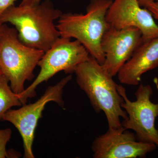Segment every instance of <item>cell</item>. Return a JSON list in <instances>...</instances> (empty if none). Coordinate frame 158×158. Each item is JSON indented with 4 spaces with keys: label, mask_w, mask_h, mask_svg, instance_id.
<instances>
[{
    "label": "cell",
    "mask_w": 158,
    "mask_h": 158,
    "mask_svg": "<svg viewBox=\"0 0 158 158\" xmlns=\"http://www.w3.org/2000/svg\"><path fill=\"white\" fill-rule=\"evenodd\" d=\"M62 12L50 0L34 6H12L0 16L3 23L14 26L24 44L45 52L60 36L55 24Z\"/></svg>",
    "instance_id": "cell-1"
},
{
    "label": "cell",
    "mask_w": 158,
    "mask_h": 158,
    "mask_svg": "<svg viewBox=\"0 0 158 158\" xmlns=\"http://www.w3.org/2000/svg\"><path fill=\"white\" fill-rule=\"evenodd\" d=\"M74 73L77 84L88 97L94 111L104 113L109 128L121 127L120 118L127 119V115L122 107L123 99L113 77L90 55L77 67Z\"/></svg>",
    "instance_id": "cell-2"
},
{
    "label": "cell",
    "mask_w": 158,
    "mask_h": 158,
    "mask_svg": "<svg viewBox=\"0 0 158 158\" xmlns=\"http://www.w3.org/2000/svg\"><path fill=\"white\" fill-rule=\"evenodd\" d=\"M113 0H91L86 14L62 13L56 25L61 37L78 40L101 65L105 59L102 49V38L110 27L106 14Z\"/></svg>",
    "instance_id": "cell-3"
},
{
    "label": "cell",
    "mask_w": 158,
    "mask_h": 158,
    "mask_svg": "<svg viewBox=\"0 0 158 158\" xmlns=\"http://www.w3.org/2000/svg\"><path fill=\"white\" fill-rule=\"evenodd\" d=\"M44 53L24 44L16 29L5 24L0 37V67L14 93L23 92L25 83L34 78V69Z\"/></svg>",
    "instance_id": "cell-4"
},
{
    "label": "cell",
    "mask_w": 158,
    "mask_h": 158,
    "mask_svg": "<svg viewBox=\"0 0 158 158\" xmlns=\"http://www.w3.org/2000/svg\"><path fill=\"white\" fill-rule=\"evenodd\" d=\"M86 48L78 40L60 37L44 54L38 62L40 71L38 75L22 93L18 94L23 105L29 98L36 96V89L44 82H47L61 71L66 74L74 73L78 66L89 56Z\"/></svg>",
    "instance_id": "cell-5"
},
{
    "label": "cell",
    "mask_w": 158,
    "mask_h": 158,
    "mask_svg": "<svg viewBox=\"0 0 158 158\" xmlns=\"http://www.w3.org/2000/svg\"><path fill=\"white\" fill-rule=\"evenodd\" d=\"M154 82L158 94V79L155 78ZM118 91L123 99L122 107L127 115V118L122 122V126L134 131L138 141L152 143L158 148V130L155 124L158 117V102L154 103L151 101L153 94L151 86L140 84L134 102L130 100L123 86L118 85Z\"/></svg>",
    "instance_id": "cell-6"
},
{
    "label": "cell",
    "mask_w": 158,
    "mask_h": 158,
    "mask_svg": "<svg viewBox=\"0 0 158 158\" xmlns=\"http://www.w3.org/2000/svg\"><path fill=\"white\" fill-rule=\"evenodd\" d=\"M72 78L71 75L65 77L53 86L48 87L37 101L30 104L23 105L17 110H8L3 115L2 120L9 122L19 132L23 143L24 158H34L33 144L35 130L39 119L42 117L45 106L50 102L63 107V89Z\"/></svg>",
    "instance_id": "cell-7"
},
{
    "label": "cell",
    "mask_w": 158,
    "mask_h": 158,
    "mask_svg": "<svg viewBox=\"0 0 158 158\" xmlns=\"http://www.w3.org/2000/svg\"><path fill=\"white\" fill-rule=\"evenodd\" d=\"M155 144L138 141L135 133L122 126L108 129L96 137L91 150L94 158H144L156 148Z\"/></svg>",
    "instance_id": "cell-8"
},
{
    "label": "cell",
    "mask_w": 158,
    "mask_h": 158,
    "mask_svg": "<svg viewBox=\"0 0 158 158\" xmlns=\"http://www.w3.org/2000/svg\"><path fill=\"white\" fill-rule=\"evenodd\" d=\"M143 42L142 33L137 28L116 29L110 26L102 38L105 57L102 65L111 76H116Z\"/></svg>",
    "instance_id": "cell-9"
},
{
    "label": "cell",
    "mask_w": 158,
    "mask_h": 158,
    "mask_svg": "<svg viewBox=\"0 0 158 158\" xmlns=\"http://www.w3.org/2000/svg\"><path fill=\"white\" fill-rule=\"evenodd\" d=\"M147 9L142 8L138 0H113L106 14L110 27L121 29L137 28L141 31L143 41L158 37V25Z\"/></svg>",
    "instance_id": "cell-10"
},
{
    "label": "cell",
    "mask_w": 158,
    "mask_h": 158,
    "mask_svg": "<svg viewBox=\"0 0 158 158\" xmlns=\"http://www.w3.org/2000/svg\"><path fill=\"white\" fill-rule=\"evenodd\" d=\"M158 67V37L143 41L118 72L121 84L136 86L144 73Z\"/></svg>",
    "instance_id": "cell-11"
},
{
    "label": "cell",
    "mask_w": 158,
    "mask_h": 158,
    "mask_svg": "<svg viewBox=\"0 0 158 158\" xmlns=\"http://www.w3.org/2000/svg\"><path fill=\"white\" fill-rule=\"evenodd\" d=\"M22 105L18 95L11 89L9 80L4 75H0V120L11 108Z\"/></svg>",
    "instance_id": "cell-12"
},
{
    "label": "cell",
    "mask_w": 158,
    "mask_h": 158,
    "mask_svg": "<svg viewBox=\"0 0 158 158\" xmlns=\"http://www.w3.org/2000/svg\"><path fill=\"white\" fill-rule=\"evenodd\" d=\"M12 131L10 128L0 130V158L17 157L16 152L7 151L6 145L11 139Z\"/></svg>",
    "instance_id": "cell-13"
},
{
    "label": "cell",
    "mask_w": 158,
    "mask_h": 158,
    "mask_svg": "<svg viewBox=\"0 0 158 158\" xmlns=\"http://www.w3.org/2000/svg\"><path fill=\"white\" fill-rule=\"evenodd\" d=\"M140 6L147 9L152 13L154 18L158 21V2H146Z\"/></svg>",
    "instance_id": "cell-14"
},
{
    "label": "cell",
    "mask_w": 158,
    "mask_h": 158,
    "mask_svg": "<svg viewBox=\"0 0 158 158\" xmlns=\"http://www.w3.org/2000/svg\"><path fill=\"white\" fill-rule=\"evenodd\" d=\"M17 0H0V16L9 7L14 6Z\"/></svg>",
    "instance_id": "cell-15"
},
{
    "label": "cell",
    "mask_w": 158,
    "mask_h": 158,
    "mask_svg": "<svg viewBox=\"0 0 158 158\" xmlns=\"http://www.w3.org/2000/svg\"><path fill=\"white\" fill-rule=\"evenodd\" d=\"M41 0H23L20 5L22 6H34L40 4Z\"/></svg>",
    "instance_id": "cell-16"
},
{
    "label": "cell",
    "mask_w": 158,
    "mask_h": 158,
    "mask_svg": "<svg viewBox=\"0 0 158 158\" xmlns=\"http://www.w3.org/2000/svg\"><path fill=\"white\" fill-rule=\"evenodd\" d=\"M5 23H3L0 21V37L2 34L3 30H4V27H5Z\"/></svg>",
    "instance_id": "cell-17"
},
{
    "label": "cell",
    "mask_w": 158,
    "mask_h": 158,
    "mask_svg": "<svg viewBox=\"0 0 158 158\" xmlns=\"http://www.w3.org/2000/svg\"><path fill=\"white\" fill-rule=\"evenodd\" d=\"M138 1L140 5H141L142 3L146 2H158V0H138Z\"/></svg>",
    "instance_id": "cell-18"
},
{
    "label": "cell",
    "mask_w": 158,
    "mask_h": 158,
    "mask_svg": "<svg viewBox=\"0 0 158 158\" xmlns=\"http://www.w3.org/2000/svg\"><path fill=\"white\" fill-rule=\"evenodd\" d=\"M2 74V70H1V67H0V75Z\"/></svg>",
    "instance_id": "cell-19"
}]
</instances>
